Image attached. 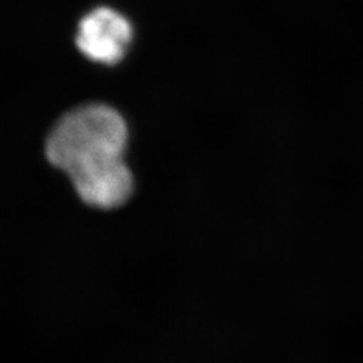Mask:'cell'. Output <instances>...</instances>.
Instances as JSON below:
<instances>
[{
    "label": "cell",
    "mask_w": 363,
    "mask_h": 363,
    "mask_svg": "<svg viewBox=\"0 0 363 363\" xmlns=\"http://www.w3.org/2000/svg\"><path fill=\"white\" fill-rule=\"evenodd\" d=\"M127 124L116 109L82 105L61 117L46 142V156L70 178L78 196L99 208L121 206L132 193L124 163Z\"/></svg>",
    "instance_id": "6da1fadb"
},
{
    "label": "cell",
    "mask_w": 363,
    "mask_h": 363,
    "mask_svg": "<svg viewBox=\"0 0 363 363\" xmlns=\"http://www.w3.org/2000/svg\"><path fill=\"white\" fill-rule=\"evenodd\" d=\"M130 39V22L115 10L100 7L79 22L76 43L91 61L113 65L125 55Z\"/></svg>",
    "instance_id": "7a4b0ae2"
}]
</instances>
